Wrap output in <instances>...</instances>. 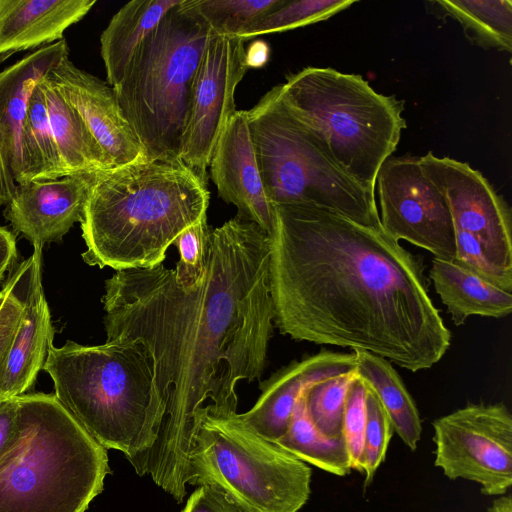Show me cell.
<instances>
[{
    "mask_svg": "<svg viewBox=\"0 0 512 512\" xmlns=\"http://www.w3.org/2000/svg\"><path fill=\"white\" fill-rule=\"evenodd\" d=\"M435 466L449 479L502 496L512 485V415L503 403L468 404L433 423Z\"/></svg>",
    "mask_w": 512,
    "mask_h": 512,
    "instance_id": "cell-10",
    "label": "cell"
},
{
    "mask_svg": "<svg viewBox=\"0 0 512 512\" xmlns=\"http://www.w3.org/2000/svg\"><path fill=\"white\" fill-rule=\"evenodd\" d=\"M95 0H0V63L13 54L63 38Z\"/></svg>",
    "mask_w": 512,
    "mask_h": 512,
    "instance_id": "cell-20",
    "label": "cell"
},
{
    "mask_svg": "<svg viewBox=\"0 0 512 512\" xmlns=\"http://www.w3.org/2000/svg\"><path fill=\"white\" fill-rule=\"evenodd\" d=\"M274 206L269 278L281 334L367 351L411 372L441 360L450 331L421 263L398 241L331 210Z\"/></svg>",
    "mask_w": 512,
    "mask_h": 512,
    "instance_id": "cell-2",
    "label": "cell"
},
{
    "mask_svg": "<svg viewBox=\"0 0 512 512\" xmlns=\"http://www.w3.org/2000/svg\"><path fill=\"white\" fill-rule=\"evenodd\" d=\"M431 4L443 15L457 20L473 44L511 52L512 1L440 0Z\"/></svg>",
    "mask_w": 512,
    "mask_h": 512,
    "instance_id": "cell-25",
    "label": "cell"
},
{
    "mask_svg": "<svg viewBox=\"0 0 512 512\" xmlns=\"http://www.w3.org/2000/svg\"><path fill=\"white\" fill-rule=\"evenodd\" d=\"M354 353L321 351L294 361L260 383L261 394L253 407L237 418L248 429L277 442L286 433L295 406L311 385L356 372Z\"/></svg>",
    "mask_w": 512,
    "mask_h": 512,
    "instance_id": "cell-18",
    "label": "cell"
},
{
    "mask_svg": "<svg viewBox=\"0 0 512 512\" xmlns=\"http://www.w3.org/2000/svg\"><path fill=\"white\" fill-rule=\"evenodd\" d=\"M376 185L386 234L421 247L434 258L454 260L456 238L450 208L424 172L420 157L390 156L378 171Z\"/></svg>",
    "mask_w": 512,
    "mask_h": 512,
    "instance_id": "cell-11",
    "label": "cell"
},
{
    "mask_svg": "<svg viewBox=\"0 0 512 512\" xmlns=\"http://www.w3.org/2000/svg\"><path fill=\"white\" fill-rule=\"evenodd\" d=\"M182 0H133L122 6L103 30L101 56L107 83L114 87L139 44Z\"/></svg>",
    "mask_w": 512,
    "mask_h": 512,
    "instance_id": "cell-22",
    "label": "cell"
},
{
    "mask_svg": "<svg viewBox=\"0 0 512 512\" xmlns=\"http://www.w3.org/2000/svg\"><path fill=\"white\" fill-rule=\"evenodd\" d=\"M393 429L387 413L375 393L367 386L365 395V429L361 472L365 474L368 486L376 470L385 459Z\"/></svg>",
    "mask_w": 512,
    "mask_h": 512,
    "instance_id": "cell-31",
    "label": "cell"
},
{
    "mask_svg": "<svg viewBox=\"0 0 512 512\" xmlns=\"http://www.w3.org/2000/svg\"><path fill=\"white\" fill-rule=\"evenodd\" d=\"M21 427L17 397L0 401V473L13 457L20 441Z\"/></svg>",
    "mask_w": 512,
    "mask_h": 512,
    "instance_id": "cell-35",
    "label": "cell"
},
{
    "mask_svg": "<svg viewBox=\"0 0 512 512\" xmlns=\"http://www.w3.org/2000/svg\"><path fill=\"white\" fill-rule=\"evenodd\" d=\"M40 80L29 97L21 132L25 183L66 176L51 130Z\"/></svg>",
    "mask_w": 512,
    "mask_h": 512,
    "instance_id": "cell-26",
    "label": "cell"
},
{
    "mask_svg": "<svg viewBox=\"0 0 512 512\" xmlns=\"http://www.w3.org/2000/svg\"><path fill=\"white\" fill-rule=\"evenodd\" d=\"M7 297V292L2 288V290L0 291V309L5 301Z\"/></svg>",
    "mask_w": 512,
    "mask_h": 512,
    "instance_id": "cell-41",
    "label": "cell"
},
{
    "mask_svg": "<svg viewBox=\"0 0 512 512\" xmlns=\"http://www.w3.org/2000/svg\"><path fill=\"white\" fill-rule=\"evenodd\" d=\"M45 77L81 116L113 169L147 160L108 83L76 67L68 56Z\"/></svg>",
    "mask_w": 512,
    "mask_h": 512,
    "instance_id": "cell-15",
    "label": "cell"
},
{
    "mask_svg": "<svg viewBox=\"0 0 512 512\" xmlns=\"http://www.w3.org/2000/svg\"><path fill=\"white\" fill-rule=\"evenodd\" d=\"M353 0H282V2L252 23L238 37L244 41L256 36L285 32L326 20L353 5Z\"/></svg>",
    "mask_w": 512,
    "mask_h": 512,
    "instance_id": "cell-28",
    "label": "cell"
},
{
    "mask_svg": "<svg viewBox=\"0 0 512 512\" xmlns=\"http://www.w3.org/2000/svg\"><path fill=\"white\" fill-rule=\"evenodd\" d=\"M366 390V383L357 374L347 391L342 426V436L349 453L351 468L360 472L365 429Z\"/></svg>",
    "mask_w": 512,
    "mask_h": 512,
    "instance_id": "cell-33",
    "label": "cell"
},
{
    "mask_svg": "<svg viewBox=\"0 0 512 512\" xmlns=\"http://www.w3.org/2000/svg\"><path fill=\"white\" fill-rule=\"evenodd\" d=\"M207 183L181 161L143 160L100 172L81 223L91 266L150 268L189 226L206 216Z\"/></svg>",
    "mask_w": 512,
    "mask_h": 512,
    "instance_id": "cell-3",
    "label": "cell"
},
{
    "mask_svg": "<svg viewBox=\"0 0 512 512\" xmlns=\"http://www.w3.org/2000/svg\"><path fill=\"white\" fill-rule=\"evenodd\" d=\"M17 400L21 437L0 473V512H85L110 472L107 449L54 394Z\"/></svg>",
    "mask_w": 512,
    "mask_h": 512,
    "instance_id": "cell-5",
    "label": "cell"
},
{
    "mask_svg": "<svg viewBox=\"0 0 512 512\" xmlns=\"http://www.w3.org/2000/svg\"><path fill=\"white\" fill-rule=\"evenodd\" d=\"M181 512H240L223 493L210 485L197 486Z\"/></svg>",
    "mask_w": 512,
    "mask_h": 512,
    "instance_id": "cell-37",
    "label": "cell"
},
{
    "mask_svg": "<svg viewBox=\"0 0 512 512\" xmlns=\"http://www.w3.org/2000/svg\"><path fill=\"white\" fill-rule=\"evenodd\" d=\"M3 289L7 292V297L0 309V372L14 340L23 313L21 303L5 288ZM5 399L0 390V401Z\"/></svg>",
    "mask_w": 512,
    "mask_h": 512,
    "instance_id": "cell-36",
    "label": "cell"
},
{
    "mask_svg": "<svg viewBox=\"0 0 512 512\" xmlns=\"http://www.w3.org/2000/svg\"><path fill=\"white\" fill-rule=\"evenodd\" d=\"M17 257V245L14 235L0 226V280L12 266Z\"/></svg>",
    "mask_w": 512,
    "mask_h": 512,
    "instance_id": "cell-38",
    "label": "cell"
},
{
    "mask_svg": "<svg viewBox=\"0 0 512 512\" xmlns=\"http://www.w3.org/2000/svg\"><path fill=\"white\" fill-rule=\"evenodd\" d=\"M456 252L454 261L484 280L512 292V273L499 267L482 245L471 235L455 231Z\"/></svg>",
    "mask_w": 512,
    "mask_h": 512,
    "instance_id": "cell-34",
    "label": "cell"
},
{
    "mask_svg": "<svg viewBox=\"0 0 512 512\" xmlns=\"http://www.w3.org/2000/svg\"><path fill=\"white\" fill-rule=\"evenodd\" d=\"M43 369L60 404L105 449L132 461L153 447L164 406L140 343L52 344Z\"/></svg>",
    "mask_w": 512,
    "mask_h": 512,
    "instance_id": "cell-4",
    "label": "cell"
},
{
    "mask_svg": "<svg viewBox=\"0 0 512 512\" xmlns=\"http://www.w3.org/2000/svg\"><path fill=\"white\" fill-rule=\"evenodd\" d=\"M356 372L375 393L394 432L411 450H416L422 426L418 409L402 379L387 359L363 350L353 351Z\"/></svg>",
    "mask_w": 512,
    "mask_h": 512,
    "instance_id": "cell-24",
    "label": "cell"
},
{
    "mask_svg": "<svg viewBox=\"0 0 512 512\" xmlns=\"http://www.w3.org/2000/svg\"><path fill=\"white\" fill-rule=\"evenodd\" d=\"M99 173L17 184L4 215L33 246L42 248L47 243L60 241L76 222L81 221Z\"/></svg>",
    "mask_w": 512,
    "mask_h": 512,
    "instance_id": "cell-16",
    "label": "cell"
},
{
    "mask_svg": "<svg viewBox=\"0 0 512 512\" xmlns=\"http://www.w3.org/2000/svg\"><path fill=\"white\" fill-rule=\"evenodd\" d=\"M248 68L242 38L211 37L192 81L179 150L180 161L205 183L215 145L237 111L234 94Z\"/></svg>",
    "mask_w": 512,
    "mask_h": 512,
    "instance_id": "cell-12",
    "label": "cell"
},
{
    "mask_svg": "<svg viewBox=\"0 0 512 512\" xmlns=\"http://www.w3.org/2000/svg\"><path fill=\"white\" fill-rule=\"evenodd\" d=\"M269 261L268 234L236 215L211 230L196 286L181 287L163 263L105 282L106 341L142 345L164 406L153 447L130 463L177 502L187 494L199 414H236L239 382L263 374L274 324Z\"/></svg>",
    "mask_w": 512,
    "mask_h": 512,
    "instance_id": "cell-1",
    "label": "cell"
},
{
    "mask_svg": "<svg viewBox=\"0 0 512 512\" xmlns=\"http://www.w3.org/2000/svg\"><path fill=\"white\" fill-rule=\"evenodd\" d=\"M16 182L9 174L0 152V206L7 205L13 198Z\"/></svg>",
    "mask_w": 512,
    "mask_h": 512,
    "instance_id": "cell-39",
    "label": "cell"
},
{
    "mask_svg": "<svg viewBox=\"0 0 512 512\" xmlns=\"http://www.w3.org/2000/svg\"><path fill=\"white\" fill-rule=\"evenodd\" d=\"M276 89L336 165L375 194L378 171L406 128L404 101L377 93L360 75L332 68L306 67Z\"/></svg>",
    "mask_w": 512,
    "mask_h": 512,
    "instance_id": "cell-6",
    "label": "cell"
},
{
    "mask_svg": "<svg viewBox=\"0 0 512 512\" xmlns=\"http://www.w3.org/2000/svg\"><path fill=\"white\" fill-rule=\"evenodd\" d=\"M488 512H512V497L511 495H502L496 498Z\"/></svg>",
    "mask_w": 512,
    "mask_h": 512,
    "instance_id": "cell-40",
    "label": "cell"
},
{
    "mask_svg": "<svg viewBox=\"0 0 512 512\" xmlns=\"http://www.w3.org/2000/svg\"><path fill=\"white\" fill-rule=\"evenodd\" d=\"M256 161L273 205H301L382 228L375 194L344 173L318 137L278 97L276 86L246 110Z\"/></svg>",
    "mask_w": 512,
    "mask_h": 512,
    "instance_id": "cell-8",
    "label": "cell"
},
{
    "mask_svg": "<svg viewBox=\"0 0 512 512\" xmlns=\"http://www.w3.org/2000/svg\"><path fill=\"white\" fill-rule=\"evenodd\" d=\"M311 469L248 429L237 413L206 407L198 416L188 484L210 485L240 512H298L311 489Z\"/></svg>",
    "mask_w": 512,
    "mask_h": 512,
    "instance_id": "cell-9",
    "label": "cell"
},
{
    "mask_svg": "<svg viewBox=\"0 0 512 512\" xmlns=\"http://www.w3.org/2000/svg\"><path fill=\"white\" fill-rule=\"evenodd\" d=\"M430 278L456 326L470 316L502 318L512 311V294L454 260L433 258Z\"/></svg>",
    "mask_w": 512,
    "mask_h": 512,
    "instance_id": "cell-21",
    "label": "cell"
},
{
    "mask_svg": "<svg viewBox=\"0 0 512 512\" xmlns=\"http://www.w3.org/2000/svg\"><path fill=\"white\" fill-rule=\"evenodd\" d=\"M219 197L238 209L236 215L272 232L275 206L258 169L246 110L236 111L225 125L209 163Z\"/></svg>",
    "mask_w": 512,
    "mask_h": 512,
    "instance_id": "cell-17",
    "label": "cell"
},
{
    "mask_svg": "<svg viewBox=\"0 0 512 512\" xmlns=\"http://www.w3.org/2000/svg\"><path fill=\"white\" fill-rule=\"evenodd\" d=\"M357 372L309 386L303 393L306 414L314 427L331 438L342 435L348 388Z\"/></svg>",
    "mask_w": 512,
    "mask_h": 512,
    "instance_id": "cell-30",
    "label": "cell"
},
{
    "mask_svg": "<svg viewBox=\"0 0 512 512\" xmlns=\"http://www.w3.org/2000/svg\"><path fill=\"white\" fill-rule=\"evenodd\" d=\"M69 54L65 39L36 49L0 72V152L16 184L25 183L21 132L36 83Z\"/></svg>",
    "mask_w": 512,
    "mask_h": 512,
    "instance_id": "cell-19",
    "label": "cell"
},
{
    "mask_svg": "<svg viewBox=\"0 0 512 512\" xmlns=\"http://www.w3.org/2000/svg\"><path fill=\"white\" fill-rule=\"evenodd\" d=\"M275 444L326 472L345 476L352 470L343 436L327 437L314 427L306 414L303 394L295 406L286 433Z\"/></svg>",
    "mask_w": 512,
    "mask_h": 512,
    "instance_id": "cell-27",
    "label": "cell"
},
{
    "mask_svg": "<svg viewBox=\"0 0 512 512\" xmlns=\"http://www.w3.org/2000/svg\"><path fill=\"white\" fill-rule=\"evenodd\" d=\"M213 35L182 0L139 44L112 87L147 160L180 161L192 81Z\"/></svg>",
    "mask_w": 512,
    "mask_h": 512,
    "instance_id": "cell-7",
    "label": "cell"
},
{
    "mask_svg": "<svg viewBox=\"0 0 512 512\" xmlns=\"http://www.w3.org/2000/svg\"><path fill=\"white\" fill-rule=\"evenodd\" d=\"M210 233L206 215L186 228L174 241L179 253L174 269L175 279L181 287L192 288L200 282L207 263Z\"/></svg>",
    "mask_w": 512,
    "mask_h": 512,
    "instance_id": "cell-32",
    "label": "cell"
},
{
    "mask_svg": "<svg viewBox=\"0 0 512 512\" xmlns=\"http://www.w3.org/2000/svg\"><path fill=\"white\" fill-rule=\"evenodd\" d=\"M420 162L445 196L455 231L474 237L499 267L512 273V215L505 199L466 162L432 152Z\"/></svg>",
    "mask_w": 512,
    "mask_h": 512,
    "instance_id": "cell-13",
    "label": "cell"
},
{
    "mask_svg": "<svg viewBox=\"0 0 512 512\" xmlns=\"http://www.w3.org/2000/svg\"><path fill=\"white\" fill-rule=\"evenodd\" d=\"M51 130L66 176L113 169L78 112L41 78Z\"/></svg>",
    "mask_w": 512,
    "mask_h": 512,
    "instance_id": "cell-23",
    "label": "cell"
},
{
    "mask_svg": "<svg viewBox=\"0 0 512 512\" xmlns=\"http://www.w3.org/2000/svg\"><path fill=\"white\" fill-rule=\"evenodd\" d=\"M41 267L42 248L33 246L32 254L11 270L3 285L23 307L20 324L0 372V390L6 399L23 395L33 386L53 344L54 330Z\"/></svg>",
    "mask_w": 512,
    "mask_h": 512,
    "instance_id": "cell-14",
    "label": "cell"
},
{
    "mask_svg": "<svg viewBox=\"0 0 512 512\" xmlns=\"http://www.w3.org/2000/svg\"><path fill=\"white\" fill-rule=\"evenodd\" d=\"M282 0H186L214 34L238 37Z\"/></svg>",
    "mask_w": 512,
    "mask_h": 512,
    "instance_id": "cell-29",
    "label": "cell"
}]
</instances>
